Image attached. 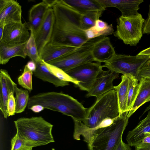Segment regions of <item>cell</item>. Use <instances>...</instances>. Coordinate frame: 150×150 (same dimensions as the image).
<instances>
[{
    "label": "cell",
    "instance_id": "8992f818",
    "mask_svg": "<svg viewBox=\"0 0 150 150\" xmlns=\"http://www.w3.org/2000/svg\"><path fill=\"white\" fill-rule=\"evenodd\" d=\"M144 21L139 13L128 16H121L117 19V29L114 35L126 45L136 46L143 36Z\"/></svg>",
    "mask_w": 150,
    "mask_h": 150
},
{
    "label": "cell",
    "instance_id": "44dd1931",
    "mask_svg": "<svg viewBox=\"0 0 150 150\" xmlns=\"http://www.w3.org/2000/svg\"><path fill=\"white\" fill-rule=\"evenodd\" d=\"M139 81L138 93L134 103L128 114L129 117L142 105L150 101V78H141Z\"/></svg>",
    "mask_w": 150,
    "mask_h": 150
},
{
    "label": "cell",
    "instance_id": "5b68a950",
    "mask_svg": "<svg viewBox=\"0 0 150 150\" xmlns=\"http://www.w3.org/2000/svg\"><path fill=\"white\" fill-rule=\"evenodd\" d=\"M129 112L120 115L110 126L97 129L88 146L89 150H115L128 125Z\"/></svg>",
    "mask_w": 150,
    "mask_h": 150
},
{
    "label": "cell",
    "instance_id": "9a60e30c",
    "mask_svg": "<svg viewBox=\"0 0 150 150\" xmlns=\"http://www.w3.org/2000/svg\"><path fill=\"white\" fill-rule=\"evenodd\" d=\"M105 9L115 7L121 12L122 16H128L138 14L139 5L142 0H97Z\"/></svg>",
    "mask_w": 150,
    "mask_h": 150
},
{
    "label": "cell",
    "instance_id": "8fae6325",
    "mask_svg": "<svg viewBox=\"0 0 150 150\" xmlns=\"http://www.w3.org/2000/svg\"><path fill=\"white\" fill-rule=\"evenodd\" d=\"M119 74L109 69L101 70L98 75L91 89L86 94V97L95 96L97 99L114 89L113 82L119 77Z\"/></svg>",
    "mask_w": 150,
    "mask_h": 150
},
{
    "label": "cell",
    "instance_id": "1f68e13d",
    "mask_svg": "<svg viewBox=\"0 0 150 150\" xmlns=\"http://www.w3.org/2000/svg\"><path fill=\"white\" fill-rule=\"evenodd\" d=\"M33 72L25 65L23 73L18 78V84L30 92L33 89L32 77Z\"/></svg>",
    "mask_w": 150,
    "mask_h": 150
},
{
    "label": "cell",
    "instance_id": "7402d4cb",
    "mask_svg": "<svg viewBox=\"0 0 150 150\" xmlns=\"http://www.w3.org/2000/svg\"><path fill=\"white\" fill-rule=\"evenodd\" d=\"M36 68L33 72L34 76L43 81L50 82L56 87L69 85V82L62 81L53 75L48 70L41 59L36 63Z\"/></svg>",
    "mask_w": 150,
    "mask_h": 150
},
{
    "label": "cell",
    "instance_id": "277c9868",
    "mask_svg": "<svg viewBox=\"0 0 150 150\" xmlns=\"http://www.w3.org/2000/svg\"><path fill=\"white\" fill-rule=\"evenodd\" d=\"M14 123L16 132L36 146L54 142L52 134L53 125L41 116L21 117Z\"/></svg>",
    "mask_w": 150,
    "mask_h": 150
},
{
    "label": "cell",
    "instance_id": "30bf717a",
    "mask_svg": "<svg viewBox=\"0 0 150 150\" xmlns=\"http://www.w3.org/2000/svg\"><path fill=\"white\" fill-rule=\"evenodd\" d=\"M26 23H13L6 25L0 40L9 44H20L26 43L30 34Z\"/></svg>",
    "mask_w": 150,
    "mask_h": 150
},
{
    "label": "cell",
    "instance_id": "ee69618b",
    "mask_svg": "<svg viewBox=\"0 0 150 150\" xmlns=\"http://www.w3.org/2000/svg\"><path fill=\"white\" fill-rule=\"evenodd\" d=\"M148 61L149 62H150V59L148 60Z\"/></svg>",
    "mask_w": 150,
    "mask_h": 150
},
{
    "label": "cell",
    "instance_id": "ac0fdd59",
    "mask_svg": "<svg viewBox=\"0 0 150 150\" xmlns=\"http://www.w3.org/2000/svg\"><path fill=\"white\" fill-rule=\"evenodd\" d=\"M50 7L45 0L34 5L29 11L28 22L26 23L29 30L35 35L42 23L46 13Z\"/></svg>",
    "mask_w": 150,
    "mask_h": 150
},
{
    "label": "cell",
    "instance_id": "7c38bea8",
    "mask_svg": "<svg viewBox=\"0 0 150 150\" xmlns=\"http://www.w3.org/2000/svg\"><path fill=\"white\" fill-rule=\"evenodd\" d=\"M54 20V11L52 8H50L48 9L42 23L36 33L34 35L38 50L40 56L43 48L50 41Z\"/></svg>",
    "mask_w": 150,
    "mask_h": 150
},
{
    "label": "cell",
    "instance_id": "836d02e7",
    "mask_svg": "<svg viewBox=\"0 0 150 150\" xmlns=\"http://www.w3.org/2000/svg\"><path fill=\"white\" fill-rule=\"evenodd\" d=\"M138 80L143 77L150 78V62L148 60L141 67L139 71Z\"/></svg>",
    "mask_w": 150,
    "mask_h": 150
},
{
    "label": "cell",
    "instance_id": "52a82bcc",
    "mask_svg": "<svg viewBox=\"0 0 150 150\" xmlns=\"http://www.w3.org/2000/svg\"><path fill=\"white\" fill-rule=\"evenodd\" d=\"M103 36L89 40L75 50L48 62L66 72L86 63L94 61L92 50Z\"/></svg>",
    "mask_w": 150,
    "mask_h": 150
},
{
    "label": "cell",
    "instance_id": "2e32d148",
    "mask_svg": "<svg viewBox=\"0 0 150 150\" xmlns=\"http://www.w3.org/2000/svg\"><path fill=\"white\" fill-rule=\"evenodd\" d=\"M79 47L50 42L43 48L40 56L42 60L48 63L75 50Z\"/></svg>",
    "mask_w": 150,
    "mask_h": 150
},
{
    "label": "cell",
    "instance_id": "9c48e42d",
    "mask_svg": "<svg viewBox=\"0 0 150 150\" xmlns=\"http://www.w3.org/2000/svg\"><path fill=\"white\" fill-rule=\"evenodd\" d=\"M103 68L100 63L88 62L79 66L66 72L79 82L77 86L82 91L88 92Z\"/></svg>",
    "mask_w": 150,
    "mask_h": 150
},
{
    "label": "cell",
    "instance_id": "d6a6232c",
    "mask_svg": "<svg viewBox=\"0 0 150 150\" xmlns=\"http://www.w3.org/2000/svg\"><path fill=\"white\" fill-rule=\"evenodd\" d=\"M14 93L12 92L9 95L7 103V110L8 116H12L16 113V98Z\"/></svg>",
    "mask_w": 150,
    "mask_h": 150
},
{
    "label": "cell",
    "instance_id": "f546056e",
    "mask_svg": "<svg viewBox=\"0 0 150 150\" xmlns=\"http://www.w3.org/2000/svg\"><path fill=\"white\" fill-rule=\"evenodd\" d=\"M103 11H92L81 15V23L82 28L85 30L93 26L96 21L101 16Z\"/></svg>",
    "mask_w": 150,
    "mask_h": 150
},
{
    "label": "cell",
    "instance_id": "4fadbf2b",
    "mask_svg": "<svg viewBox=\"0 0 150 150\" xmlns=\"http://www.w3.org/2000/svg\"><path fill=\"white\" fill-rule=\"evenodd\" d=\"M21 6L14 0H0V25L22 22Z\"/></svg>",
    "mask_w": 150,
    "mask_h": 150
},
{
    "label": "cell",
    "instance_id": "60d3db41",
    "mask_svg": "<svg viewBox=\"0 0 150 150\" xmlns=\"http://www.w3.org/2000/svg\"><path fill=\"white\" fill-rule=\"evenodd\" d=\"M141 143H150V133H147L145 134Z\"/></svg>",
    "mask_w": 150,
    "mask_h": 150
},
{
    "label": "cell",
    "instance_id": "74e56055",
    "mask_svg": "<svg viewBox=\"0 0 150 150\" xmlns=\"http://www.w3.org/2000/svg\"><path fill=\"white\" fill-rule=\"evenodd\" d=\"M44 109V108L42 106L39 105H33L29 109L35 113L39 112L42 111Z\"/></svg>",
    "mask_w": 150,
    "mask_h": 150
},
{
    "label": "cell",
    "instance_id": "7a4b0ae2",
    "mask_svg": "<svg viewBox=\"0 0 150 150\" xmlns=\"http://www.w3.org/2000/svg\"><path fill=\"white\" fill-rule=\"evenodd\" d=\"M120 115L117 93L114 89L96 99L88 108L86 119L75 122L74 136L78 139L81 136L91 137L97 129L103 127L100 124L103 120L108 118L115 119Z\"/></svg>",
    "mask_w": 150,
    "mask_h": 150
},
{
    "label": "cell",
    "instance_id": "83f0119b",
    "mask_svg": "<svg viewBox=\"0 0 150 150\" xmlns=\"http://www.w3.org/2000/svg\"><path fill=\"white\" fill-rule=\"evenodd\" d=\"M30 31V37L25 45V52L26 56L36 63L42 59L38 50L33 32L32 30Z\"/></svg>",
    "mask_w": 150,
    "mask_h": 150
},
{
    "label": "cell",
    "instance_id": "603a6c76",
    "mask_svg": "<svg viewBox=\"0 0 150 150\" xmlns=\"http://www.w3.org/2000/svg\"><path fill=\"white\" fill-rule=\"evenodd\" d=\"M81 14L92 11H103L104 8L97 0H63Z\"/></svg>",
    "mask_w": 150,
    "mask_h": 150
},
{
    "label": "cell",
    "instance_id": "5bb4252c",
    "mask_svg": "<svg viewBox=\"0 0 150 150\" xmlns=\"http://www.w3.org/2000/svg\"><path fill=\"white\" fill-rule=\"evenodd\" d=\"M17 86L12 80L8 71L1 69L0 70V109L5 118L8 116L7 103L10 93H15Z\"/></svg>",
    "mask_w": 150,
    "mask_h": 150
},
{
    "label": "cell",
    "instance_id": "ba28073f",
    "mask_svg": "<svg viewBox=\"0 0 150 150\" xmlns=\"http://www.w3.org/2000/svg\"><path fill=\"white\" fill-rule=\"evenodd\" d=\"M150 59V57L148 56L138 54L132 56L116 54L102 66L103 67H106L111 71L124 75L131 74L138 80L139 70Z\"/></svg>",
    "mask_w": 150,
    "mask_h": 150
},
{
    "label": "cell",
    "instance_id": "4316f807",
    "mask_svg": "<svg viewBox=\"0 0 150 150\" xmlns=\"http://www.w3.org/2000/svg\"><path fill=\"white\" fill-rule=\"evenodd\" d=\"M16 94V113H19L24 111L27 106L29 99L28 90L18 88L16 86L15 88Z\"/></svg>",
    "mask_w": 150,
    "mask_h": 150
},
{
    "label": "cell",
    "instance_id": "d6986e66",
    "mask_svg": "<svg viewBox=\"0 0 150 150\" xmlns=\"http://www.w3.org/2000/svg\"><path fill=\"white\" fill-rule=\"evenodd\" d=\"M149 133H150V111L145 118L127 133L126 137L127 144L131 146L135 147L141 143L145 134Z\"/></svg>",
    "mask_w": 150,
    "mask_h": 150
},
{
    "label": "cell",
    "instance_id": "b9f144b4",
    "mask_svg": "<svg viewBox=\"0 0 150 150\" xmlns=\"http://www.w3.org/2000/svg\"><path fill=\"white\" fill-rule=\"evenodd\" d=\"M5 26L0 25V40L2 38Z\"/></svg>",
    "mask_w": 150,
    "mask_h": 150
},
{
    "label": "cell",
    "instance_id": "7bdbcfd3",
    "mask_svg": "<svg viewBox=\"0 0 150 150\" xmlns=\"http://www.w3.org/2000/svg\"><path fill=\"white\" fill-rule=\"evenodd\" d=\"M150 109V105H149L145 109V110H144L143 113V115L147 111H148Z\"/></svg>",
    "mask_w": 150,
    "mask_h": 150
},
{
    "label": "cell",
    "instance_id": "d4e9b609",
    "mask_svg": "<svg viewBox=\"0 0 150 150\" xmlns=\"http://www.w3.org/2000/svg\"><path fill=\"white\" fill-rule=\"evenodd\" d=\"M89 40L100 36H107L113 34L114 30L112 24L110 25L106 22L98 19L95 25L91 28L85 30Z\"/></svg>",
    "mask_w": 150,
    "mask_h": 150
},
{
    "label": "cell",
    "instance_id": "f1b7e54d",
    "mask_svg": "<svg viewBox=\"0 0 150 150\" xmlns=\"http://www.w3.org/2000/svg\"><path fill=\"white\" fill-rule=\"evenodd\" d=\"M36 147L31 142L20 136L16 132L11 141V150H32Z\"/></svg>",
    "mask_w": 150,
    "mask_h": 150
},
{
    "label": "cell",
    "instance_id": "484cf974",
    "mask_svg": "<svg viewBox=\"0 0 150 150\" xmlns=\"http://www.w3.org/2000/svg\"><path fill=\"white\" fill-rule=\"evenodd\" d=\"M129 78V91L127 101V111L132 108L137 97L139 87V80L131 74L127 75Z\"/></svg>",
    "mask_w": 150,
    "mask_h": 150
},
{
    "label": "cell",
    "instance_id": "cb8c5ba5",
    "mask_svg": "<svg viewBox=\"0 0 150 150\" xmlns=\"http://www.w3.org/2000/svg\"><path fill=\"white\" fill-rule=\"evenodd\" d=\"M129 82L128 77L123 75L121 82L117 86H114L117 95L120 115L127 111Z\"/></svg>",
    "mask_w": 150,
    "mask_h": 150
},
{
    "label": "cell",
    "instance_id": "8d00e7d4",
    "mask_svg": "<svg viewBox=\"0 0 150 150\" xmlns=\"http://www.w3.org/2000/svg\"><path fill=\"white\" fill-rule=\"evenodd\" d=\"M135 148V150H150V143H141Z\"/></svg>",
    "mask_w": 150,
    "mask_h": 150
},
{
    "label": "cell",
    "instance_id": "4dcf8cb0",
    "mask_svg": "<svg viewBox=\"0 0 150 150\" xmlns=\"http://www.w3.org/2000/svg\"><path fill=\"white\" fill-rule=\"evenodd\" d=\"M44 62L49 71L55 76L60 80L72 83L76 86L79 84L78 82L71 77L62 69L54 65L46 62L44 61Z\"/></svg>",
    "mask_w": 150,
    "mask_h": 150
},
{
    "label": "cell",
    "instance_id": "e0dca14e",
    "mask_svg": "<svg viewBox=\"0 0 150 150\" xmlns=\"http://www.w3.org/2000/svg\"><path fill=\"white\" fill-rule=\"evenodd\" d=\"M92 54L94 61L105 63L111 59L116 53L109 38L103 36L93 47Z\"/></svg>",
    "mask_w": 150,
    "mask_h": 150
},
{
    "label": "cell",
    "instance_id": "f35d334b",
    "mask_svg": "<svg viewBox=\"0 0 150 150\" xmlns=\"http://www.w3.org/2000/svg\"><path fill=\"white\" fill-rule=\"evenodd\" d=\"M27 67L33 72L36 68V64L33 61L31 60L28 62L26 65Z\"/></svg>",
    "mask_w": 150,
    "mask_h": 150
},
{
    "label": "cell",
    "instance_id": "ffe728a7",
    "mask_svg": "<svg viewBox=\"0 0 150 150\" xmlns=\"http://www.w3.org/2000/svg\"><path fill=\"white\" fill-rule=\"evenodd\" d=\"M26 42L20 44H11L0 40V64H5L11 59L16 57L25 58L26 56L25 48Z\"/></svg>",
    "mask_w": 150,
    "mask_h": 150
},
{
    "label": "cell",
    "instance_id": "e575fe53",
    "mask_svg": "<svg viewBox=\"0 0 150 150\" xmlns=\"http://www.w3.org/2000/svg\"><path fill=\"white\" fill-rule=\"evenodd\" d=\"M149 11L146 19L145 20L143 25V34H150V5H149Z\"/></svg>",
    "mask_w": 150,
    "mask_h": 150
},
{
    "label": "cell",
    "instance_id": "3957f363",
    "mask_svg": "<svg viewBox=\"0 0 150 150\" xmlns=\"http://www.w3.org/2000/svg\"><path fill=\"white\" fill-rule=\"evenodd\" d=\"M35 105H41L44 109L60 112L81 122L87 118L88 110L76 99L62 92H47L33 95L29 98L28 108L29 109Z\"/></svg>",
    "mask_w": 150,
    "mask_h": 150
},
{
    "label": "cell",
    "instance_id": "d590c367",
    "mask_svg": "<svg viewBox=\"0 0 150 150\" xmlns=\"http://www.w3.org/2000/svg\"><path fill=\"white\" fill-rule=\"evenodd\" d=\"M130 146L127 143H125L121 139L117 144L115 150H132Z\"/></svg>",
    "mask_w": 150,
    "mask_h": 150
},
{
    "label": "cell",
    "instance_id": "6da1fadb",
    "mask_svg": "<svg viewBox=\"0 0 150 150\" xmlns=\"http://www.w3.org/2000/svg\"><path fill=\"white\" fill-rule=\"evenodd\" d=\"M51 8L55 20L50 42L79 47L89 40L81 26V14L63 0H56Z\"/></svg>",
    "mask_w": 150,
    "mask_h": 150
},
{
    "label": "cell",
    "instance_id": "ab89813d",
    "mask_svg": "<svg viewBox=\"0 0 150 150\" xmlns=\"http://www.w3.org/2000/svg\"><path fill=\"white\" fill-rule=\"evenodd\" d=\"M139 55H143L149 56L150 57V47L143 50L138 54Z\"/></svg>",
    "mask_w": 150,
    "mask_h": 150
}]
</instances>
